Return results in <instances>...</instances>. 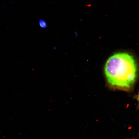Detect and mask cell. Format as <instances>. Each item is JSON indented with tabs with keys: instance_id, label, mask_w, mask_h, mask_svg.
<instances>
[{
	"instance_id": "cell-2",
	"label": "cell",
	"mask_w": 139,
	"mask_h": 139,
	"mask_svg": "<svg viewBox=\"0 0 139 139\" xmlns=\"http://www.w3.org/2000/svg\"><path fill=\"white\" fill-rule=\"evenodd\" d=\"M38 23L40 26L42 28H45L47 27V24L46 21L43 19H40Z\"/></svg>"
},
{
	"instance_id": "cell-3",
	"label": "cell",
	"mask_w": 139,
	"mask_h": 139,
	"mask_svg": "<svg viewBox=\"0 0 139 139\" xmlns=\"http://www.w3.org/2000/svg\"><path fill=\"white\" fill-rule=\"evenodd\" d=\"M136 98L138 102L139 105V93L136 96Z\"/></svg>"
},
{
	"instance_id": "cell-1",
	"label": "cell",
	"mask_w": 139,
	"mask_h": 139,
	"mask_svg": "<svg viewBox=\"0 0 139 139\" xmlns=\"http://www.w3.org/2000/svg\"><path fill=\"white\" fill-rule=\"evenodd\" d=\"M104 71L110 87L115 89L128 91L135 83L137 65L132 56L126 53H118L107 60Z\"/></svg>"
}]
</instances>
